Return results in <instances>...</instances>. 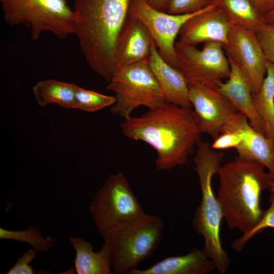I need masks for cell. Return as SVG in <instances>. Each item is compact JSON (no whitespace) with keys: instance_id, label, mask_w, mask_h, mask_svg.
Here are the masks:
<instances>
[{"instance_id":"obj_17","label":"cell","mask_w":274,"mask_h":274,"mask_svg":"<svg viewBox=\"0 0 274 274\" xmlns=\"http://www.w3.org/2000/svg\"><path fill=\"white\" fill-rule=\"evenodd\" d=\"M149 62L163 93L166 101L192 108L189 99V85L183 73L168 64L159 55L154 41L151 45Z\"/></svg>"},{"instance_id":"obj_34","label":"cell","mask_w":274,"mask_h":274,"mask_svg":"<svg viewBox=\"0 0 274 274\" xmlns=\"http://www.w3.org/2000/svg\"><path fill=\"white\" fill-rule=\"evenodd\" d=\"M270 179H271V180L272 182H274V176H270Z\"/></svg>"},{"instance_id":"obj_13","label":"cell","mask_w":274,"mask_h":274,"mask_svg":"<svg viewBox=\"0 0 274 274\" xmlns=\"http://www.w3.org/2000/svg\"><path fill=\"white\" fill-rule=\"evenodd\" d=\"M235 132L242 138L235 148L240 159L255 161L263 165L274 176V141L267 139L250 125L247 117L239 112L231 114L225 122L221 133Z\"/></svg>"},{"instance_id":"obj_3","label":"cell","mask_w":274,"mask_h":274,"mask_svg":"<svg viewBox=\"0 0 274 274\" xmlns=\"http://www.w3.org/2000/svg\"><path fill=\"white\" fill-rule=\"evenodd\" d=\"M264 167L257 161L238 158L221 166L217 198L229 229L245 233L262 217L261 193L269 189L271 182Z\"/></svg>"},{"instance_id":"obj_24","label":"cell","mask_w":274,"mask_h":274,"mask_svg":"<svg viewBox=\"0 0 274 274\" xmlns=\"http://www.w3.org/2000/svg\"><path fill=\"white\" fill-rule=\"evenodd\" d=\"M115 96L85 89L77 85L75 93V108L87 112H94L113 105Z\"/></svg>"},{"instance_id":"obj_4","label":"cell","mask_w":274,"mask_h":274,"mask_svg":"<svg viewBox=\"0 0 274 274\" xmlns=\"http://www.w3.org/2000/svg\"><path fill=\"white\" fill-rule=\"evenodd\" d=\"M197 145L194 169L199 179L201 199L194 214L193 226L204 238V252L214 262L219 273L224 274L230 261L221 241L220 227L224 216L214 193L212 179L218 174L224 155L212 148L208 142L200 141Z\"/></svg>"},{"instance_id":"obj_20","label":"cell","mask_w":274,"mask_h":274,"mask_svg":"<svg viewBox=\"0 0 274 274\" xmlns=\"http://www.w3.org/2000/svg\"><path fill=\"white\" fill-rule=\"evenodd\" d=\"M230 24L256 32L265 23L261 14L249 0H211Z\"/></svg>"},{"instance_id":"obj_21","label":"cell","mask_w":274,"mask_h":274,"mask_svg":"<svg viewBox=\"0 0 274 274\" xmlns=\"http://www.w3.org/2000/svg\"><path fill=\"white\" fill-rule=\"evenodd\" d=\"M76 87L74 84L48 79L38 82L32 92L40 106L55 104L65 109H74Z\"/></svg>"},{"instance_id":"obj_1","label":"cell","mask_w":274,"mask_h":274,"mask_svg":"<svg viewBox=\"0 0 274 274\" xmlns=\"http://www.w3.org/2000/svg\"><path fill=\"white\" fill-rule=\"evenodd\" d=\"M121 127L126 138L145 142L155 150L159 170L187 163L201 141L194 110L167 102L140 116L124 119Z\"/></svg>"},{"instance_id":"obj_35","label":"cell","mask_w":274,"mask_h":274,"mask_svg":"<svg viewBox=\"0 0 274 274\" xmlns=\"http://www.w3.org/2000/svg\"></svg>"},{"instance_id":"obj_16","label":"cell","mask_w":274,"mask_h":274,"mask_svg":"<svg viewBox=\"0 0 274 274\" xmlns=\"http://www.w3.org/2000/svg\"><path fill=\"white\" fill-rule=\"evenodd\" d=\"M227 57L230 66L229 77L225 82L219 83L216 90L247 117L254 129L266 136L264 124L255 107L250 82L241 69Z\"/></svg>"},{"instance_id":"obj_23","label":"cell","mask_w":274,"mask_h":274,"mask_svg":"<svg viewBox=\"0 0 274 274\" xmlns=\"http://www.w3.org/2000/svg\"><path fill=\"white\" fill-rule=\"evenodd\" d=\"M0 238L26 243L38 252L42 253L50 251L55 243L51 236L44 238L40 228L35 225H30L25 230L18 231L1 227Z\"/></svg>"},{"instance_id":"obj_27","label":"cell","mask_w":274,"mask_h":274,"mask_svg":"<svg viewBox=\"0 0 274 274\" xmlns=\"http://www.w3.org/2000/svg\"><path fill=\"white\" fill-rule=\"evenodd\" d=\"M211 4V0H172L167 13L186 14L198 12Z\"/></svg>"},{"instance_id":"obj_29","label":"cell","mask_w":274,"mask_h":274,"mask_svg":"<svg viewBox=\"0 0 274 274\" xmlns=\"http://www.w3.org/2000/svg\"><path fill=\"white\" fill-rule=\"evenodd\" d=\"M242 142L239 134L235 132H225L214 140L211 147L215 150L236 148Z\"/></svg>"},{"instance_id":"obj_6","label":"cell","mask_w":274,"mask_h":274,"mask_svg":"<svg viewBox=\"0 0 274 274\" xmlns=\"http://www.w3.org/2000/svg\"><path fill=\"white\" fill-rule=\"evenodd\" d=\"M4 20L13 27L23 25L30 29L31 39L44 31L64 40L74 34L73 10L65 0H0Z\"/></svg>"},{"instance_id":"obj_22","label":"cell","mask_w":274,"mask_h":274,"mask_svg":"<svg viewBox=\"0 0 274 274\" xmlns=\"http://www.w3.org/2000/svg\"><path fill=\"white\" fill-rule=\"evenodd\" d=\"M266 137L274 141V63L267 61L266 74L258 92L253 95Z\"/></svg>"},{"instance_id":"obj_9","label":"cell","mask_w":274,"mask_h":274,"mask_svg":"<svg viewBox=\"0 0 274 274\" xmlns=\"http://www.w3.org/2000/svg\"><path fill=\"white\" fill-rule=\"evenodd\" d=\"M175 49L180 70L189 85L200 84L216 89L222 80L229 77L230 63L223 44L206 43L198 49L178 41Z\"/></svg>"},{"instance_id":"obj_30","label":"cell","mask_w":274,"mask_h":274,"mask_svg":"<svg viewBox=\"0 0 274 274\" xmlns=\"http://www.w3.org/2000/svg\"><path fill=\"white\" fill-rule=\"evenodd\" d=\"M249 1L263 16L274 9V0Z\"/></svg>"},{"instance_id":"obj_5","label":"cell","mask_w":274,"mask_h":274,"mask_svg":"<svg viewBox=\"0 0 274 274\" xmlns=\"http://www.w3.org/2000/svg\"><path fill=\"white\" fill-rule=\"evenodd\" d=\"M163 227L159 217L147 214L104 237L109 248L113 273L129 274L150 257L162 239Z\"/></svg>"},{"instance_id":"obj_33","label":"cell","mask_w":274,"mask_h":274,"mask_svg":"<svg viewBox=\"0 0 274 274\" xmlns=\"http://www.w3.org/2000/svg\"><path fill=\"white\" fill-rule=\"evenodd\" d=\"M271 192V193H274V182H271L270 186L268 189Z\"/></svg>"},{"instance_id":"obj_32","label":"cell","mask_w":274,"mask_h":274,"mask_svg":"<svg viewBox=\"0 0 274 274\" xmlns=\"http://www.w3.org/2000/svg\"><path fill=\"white\" fill-rule=\"evenodd\" d=\"M265 23L274 24V9L264 16Z\"/></svg>"},{"instance_id":"obj_28","label":"cell","mask_w":274,"mask_h":274,"mask_svg":"<svg viewBox=\"0 0 274 274\" xmlns=\"http://www.w3.org/2000/svg\"><path fill=\"white\" fill-rule=\"evenodd\" d=\"M38 251L34 249H29L25 252L22 255L17 259L7 274H36L50 273V271L41 269L35 271L31 265V262L36 258Z\"/></svg>"},{"instance_id":"obj_7","label":"cell","mask_w":274,"mask_h":274,"mask_svg":"<svg viewBox=\"0 0 274 274\" xmlns=\"http://www.w3.org/2000/svg\"><path fill=\"white\" fill-rule=\"evenodd\" d=\"M90 216L100 235L147 215L122 172L111 174L92 197Z\"/></svg>"},{"instance_id":"obj_19","label":"cell","mask_w":274,"mask_h":274,"mask_svg":"<svg viewBox=\"0 0 274 274\" xmlns=\"http://www.w3.org/2000/svg\"><path fill=\"white\" fill-rule=\"evenodd\" d=\"M69 241L76 253L74 259L77 274H112L110 254L105 243L98 252L93 251L91 243L82 238L70 236Z\"/></svg>"},{"instance_id":"obj_2","label":"cell","mask_w":274,"mask_h":274,"mask_svg":"<svg viewBox=\"0 0 274 274\" xmlns=\"http://www.w3.org/2000/svg\"><path fill=\"white\" fill-rule=\"evenodd\" d=\"M131 0H74V34L90 68L107 82L115 71L114 51Z\"/></svg>"},{"instance_id":"obj_14","label":"cell","mask_w":274,"mask_h":274,"mask_svg":"<svg viewBox=\"0 0 274 274\" xmlns=\"http://www.w3.org/2000/svg\"><path fill=\"white\" fill-rule=\"evenodd\" d=\"M231 26L222 12L211 3L204 11L184 23L179 32V41L192 46L218 42L225 47Z\"/></svg>"},{"instance_id":"obj_11","label":"cell","mask_w":274,"mask_h":274,"mask_svg":"<svg viewBox=\"0 0 274 274\" xmlns=\"http://www.w3.org/2000/svg\"><path fill=\"white\" fill-rule=\"evenodd\" d=\"M224 49L246 75L253 95L256 93L266 76L267 60L256 33L232 25Z\"/></svg>"},{"instance_id":"obj_8","label":"cell","mask_w":274,"mask_h":274,"mask_svg":"<svg viewBox=\"0 0 274 274\" xmlns=\"http://www.w3.org/2000/svg\"><path fill=\"white\" fill-rule=\"evenodd\" d=\"M106 89L115 93L111 112L124 119L140 106L152 109L166 102L149 59L116 68Z\"/></svg>"},{"instance_id":"obj_25","label":"cell","mask_w":274,"mask_h":274,"mask_svg":"<svg viewBox=\"0 0 274 274\" xmlns=\"http://www.w3.org/2000/svg\"><path fill=\"white\" fill-rule=\"evenodd\" d=\"M270 206L264 211L263 215L259 222L249 231L244 233L235 241L231 245L232 249L236 252L242 251L247 242L256 234L267 228H274V193H271L270 199Z\"/></svg>"},{"instance_id":"obj_18","label":"cell","mask_w":274,"mask_h":274,"mask_svg":"<svg viewBox=\"0 0 274 274\" xmlns=\"http://www.w3.org/2000/svg\"><path fill=\"white\" fill-rule=\"evenodd\" d=\"M215 268L203 249L194 248L185 255L166 257L146 269L137 268L129 274H205Z\"/></svg>"},{"instance_id":"obj_12","label":"cell","mask_w":274,"mask_h":274,"mask_svg":"<svg viewBox=\"0 0 274 274\" xmlns=\"http://www.w3.org/2000/svg\"><path fill=\"white\" fill-rule=\"evenodd\" d=\"M189 99L201 133L209 134L213 140L221 133L228 117L238 112L216 89L200 84L189 85Z\"/></svg>"},{"instance_id":"obj_15","label":"cell","mask_w":274,"mask_h":274,"mask_svg":"<svg viewBox=\"0 0 274 274\" xmlns=\"http://www.w3.org/2000/svg\"><path fill=\"white\" fill-rule=\"evenodd\" d=\"M153 41L144 24L139 19L128 15L115 45V70L149 59Z\"/></svg>"},{"instance_id":"obj_26","label":"cell","mask_w":274,"mask_h":274,"mask_svg":"<svg viewBox=\"0 0 274 274\" xmlns=\"http://www.w3.org/2000/svg\"><path fill=\"white\" fill-rule=\"evenodd\" d=\"M256 34L267 61L274 63V24L263 23Z\"/></svg>"},{"instance_id":"obj_31","label":"cell","mask_w":274,"mask_h":274,"mask_svg":"<svg viewBox=\"0 0 274 274\" xmlns=\"http://www.w3.org/2000/svg\"><path fill=\"white\" fill-rule=\"evenodd\" d=\"M148 3L155 9L167 12L172 0H147Z\"/></svg>"},{"instance_id":"obj_10","label":"cell","mask_w":274,"mask_h":274,"mask_svg":"<svg viewBox=\"0 0 274 274\" xmlns=\"http://www.w3.org/2000/svg\"><path fill=\"white\" fill-rule=\"evenodd\" d=\"M208 6L193 13L172 14L155 9L147 0H131L128 15L144 24L153 37L159 55L170 65L180 70L175 49L176 37L186 21Z\"/></svg>"}]
</instances>
